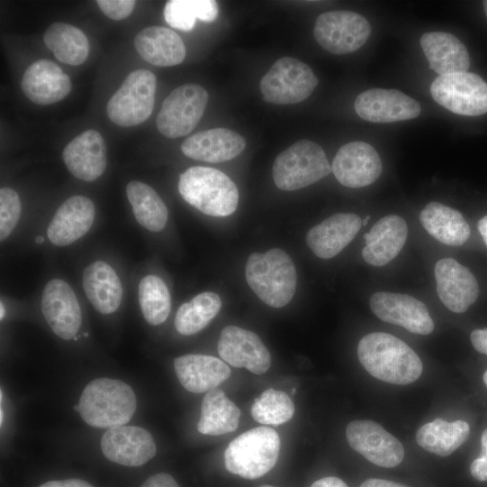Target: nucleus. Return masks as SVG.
Returning a JSON list of instances; mask_svg holds the SVG:
<instances>
[{
  "label": "nucleus",
  "mask_w": 487,
  "mask_h": 487,
  "mask_svg": "<svg viewBox=\"0 0 487 487\" xmlns=\"http://www.w3.org/2000/svg\"><path fill=\"white\" fill-rule=\"evenodd\" d=\"M357 355L372 376L388 383H412L423 371V363L415 351L388 333L374 332L364 335L358 344Z\"/></svg>",
  "instance_id": "f257e3e1"
},
{
  "label": "nucleus",
  "mask_w": 487,
  "mask_h": 487,
  "mask_svg": "<svg viewBox=\"0 0 487 487\" xmlns=\"http://www.w3.org/2000/svg\"><path fill=\"white\" fill-rule=\"evenodd\" d=\"M136 398L133 389L119 380L99 378L84 388L74 406L89 426L111 428L125 425L133 418Z\"/></svg>",
  "instance_id": "f03ea898"
},
{
  "label": "nucleus",
  "mask_w": 487,
  "mask_h": 487,
  "mask_svg": "<svg viewBox=\"0 0 487 487\" xmlns=\"http://www.w3.org/2000/svg\"><path fill=\"white\" fill-rule=\"evenodd\" d=\"M245 279L257 297L275 308L286 306L296 291L297 272L293 261L279 248L252 253L246 262Z\"/></svg>",
  "instance_id": "7ed1b4c3"
},
{
  "label": "nucleus",
  "mask_w": 487,
  "mask_h": 487,
  "mask_svg": "<svg viewBox=\"0 0 487 487\" xmlns=\"http://www.w3.org/2000/svg\"><path fill=\"white\" fill-rule=\"evenodd\" d=\"M178 189L183 199L202 213L227 216L237 208L239 193L234 182L219 170L195 166L180 176Z\"/></svg>",
  "instance_id": "20e7f679"
},
{
  "label": "nucleus",
  "mask_w": 487,
  "mask_h": 487,
  "mask_svg": "<svg viewBox=\"0 0 487 487\" xmlns=\"http://www.w3.org/2000/svg\"><path fill=\"white\" fill-rule=\"evenodd\" d=\"M280 449L278 433L269 427H257L233 439L225 451L228 472L253 480L269 473L276 464Z\"/></svg>",
  "instance_id": "39448f33"
},
{
  "label": "nucleus",
  "mask_w": 487,
  "mask_h": 487,
  "mask_svg": "<svg viewBox=\"0 0 487 487\" xmlns=\"http://www.w3.org/2000/svg\"><path fill=\"white\" fill-rule=\"evenodd\" d=\"M332 171L322 147L309 140H300L282 151L272 166L276 187L292 191L317 182Z\"/></svg>",
  "instance_id": "423d86ee"
},
{
  "label": "nucleus",
  "mask_w": 487,
  "mask_h": 487,
  "mask_svg": "<svg viewBox=\"0 0 487 487\" xmlns=\"http://www.w3.org/2000/svg\"><path fill=\"white\" fill-rule=\"evenodd\" d=\"M156 78L147 69L131 72L106 106L109 119L124 127L142 124L151 115L155 100Z\"/></svg>",
  "instance_id": "0eeeda50"
},
{
  "label": "nucleus",
  "mask_w": 487,
  "mask_h": 487,
  "mask_svg": "<svg viewBox=\"0 0 487 487\" xmlns=\"http://www.w3.org/2000/svg\"><path fill=\"white\" fill-rule=\"evenodd\" d=\"M317 83L309 66L295 58L283 57L262 78L260 90L269 103L289 105L307 99Z\"/></svg>",
  "instance_id": "6e6552de"
},
{
  "label": "nucleus",
  "mask_w": 487,
  "mask_h": 487,
  "mask_svg": "<svg viewBox=\"0 0 487 487\" xmlns=\"http://www.w3.org/2000/svg\"><path fill=\"white\" fill-rule=\"evenodd\" d=\"M433 99L449 111L467 116L487 113V83L464 71L438 76L430 86Z\"/></svg>",
  "instance_id": "1a4fd4ad"
},
{
  "label": "nucleus",
  "mask_w": 487,
  "mask_h": 487,
  "mask_svg": "<svg viewBox=\"0 0 487 487\" xmlns=\"http://www.w3.org/2000/svg\"><path fill=\"white\" fill-rule=\"evenodd\" d=\"M207 100V90L199 85L185 84L175 88L157 115L158 130L170 139L189 133L203 116Z\"/></svg>",
  "instance_id": "9d476101"
},
{
  "label": "nucleus",
  "mask_w": 487,
  "mask_h": 487,
  "mask_svg": "<svg viewBox=\"0 0 487 487\" xmlns=\"http://www.w3.org/2000/svg\"><path fill=\"white\" fill-rule=\"evenodd\" d=\"M368 20L352 11H330L316 21L314 36L317 43L333 54L351 53L360 49L370 36Z\"/></svg>",
  "instance_id": "9b49d317"
},
{
  "label": "nucleus",
  "mask_w": 487,
  "mask_h": 487,
  "mask_svg": "<svg viewBox=\"0 0 487 487\" xmlns=\"http://www.w3.org/2000/svg\"><path fill=\"white\" fill-rule=\"evenodd\" d=\"M352 449L375 465L392 468L404 457V448L398 438L372 420H354L345 429Z\"/></svg>",
  "instance_id": "f8f14e48"
},
{
  "label": "nucleus",
  "mask_w": 487,
  "mask_h": 487,
  "mask_svg": "<svg viewBox=\"0 0 487 487\" xmlns=\"http://www.w3.org/2000/svg\"><path fill=\"white\" fill-rule=\"evenodd\" d=\"M100 446L107 460L130 467L144 464L156 454L151 433L137 426L108 428L102 436Z\"/></svg>",
  "instance_id": "ddd939ff"
},
{
  "label": "nucleus",
  "mask_w": 487,
  "mask_h": 487,
  "mask_svg": "<svg viewBox=\"0 0 487 487\" xmlns=\"http://www.w3.org/2000/svg\"><path fill=\"white\" fill-rule=\"evenodd\" d=\"M370 306L381 320L400 326L411 333L425 335L434 330L427 306L409 295L376 292L371 297Z\"/></svg>",
  "instance_id": "4468645a"
},
{
  "label": "nucleus",
  "mask_w": 487,
  "mask_h": 487,
  "mask_svg": "<svg viewBox=\"0 0 487 487\" xmlns=\"http://www.w3.org/2000/svg\"><path fill=\"white\" fill-rule=\"evenodd\" d=\"M331 169L342 185L355 188L373 183L381 174L382 163L371 144L355 141L337 151Z\"/></svg>",
  "instance_id": "2eb2a0df"
},
{
  "label": "nucleus",
  "mask_w": 487,
  "mask_h": 487,
  "mask_svg": "<svg viewBox=\"0 0 487 487\" xmlns=\"http://www.w3.org/2000/svg\"><path fill=\"white\" fill-rule=\"evenodd\" d=\"M220 357L230 365L244 367L254 374L265 373L271 366V354L253 332L235 326L223 328L217 344Z\"/></svg>",
  "instance_id": "dca6fc26"
},
{
  "label": "nucleus",
  "mask_w": 487,
  "mask_h": 487,
  "mask_svg": "<svg viewBox=\"0 0 487 487\" xmlns=\"http://www.w3.org/2000/svg\"><path fill=\"white\" fill-rule=\"evenodd\" d=\"M41 311L52 331L71 340L81 326V309L71 287L60 279L51 280L42 291Z\"/></svg>",
  "instance_id": "f3484780"
},
{
  "label": "nucleus",
  "mask_w": 487,
  "mask_h": 487,
  "mask_svg": "<svg viewBox=\"0 0 487 487\" xmlns=\"http://www.w3.org/2000/svg\"><path fill=\"white\" fill-rule=\"evenodd\" d=\"M354 110L366 121L392 123L416 118L421 108L418 101L400 90L372 88L356 97Z\"/></svg>",
  "instance_id": "a211bd4d"
},
{
  "label": "nucleus",
  "mask_w": 487,
  "mask_h": 487,
  "mask_svg": "<svg viewBox=\"0 0 487 487\" xmlns=\"http://www.w3.org/2000/svg\"><path fill=\"white\" fill-rule=\"evenodd\" d=\"M437 295L455 313H463L475 302L479 286L474 275L453 258H443L435 266Z\"/></svg>",
  "instance_id": "6ab92c4d"
},
{
  "label": "nucleus",
  "mask_w": 487,
  "mask_h": 487,
  "mask_svg": "<svg viewBox=\"0 0 487 487\" xmlns=\"http://www.w3.org/2000/svg\"><path fill=\"white\" fill-rule=\"evenodd\" d=\"M61 157L74 177L93 181L104 173L106 167L105 141L98 132L85 131L66 145Z\"/></svg>",
  "instance_id": "aec40b11"
},
{
  "label": "nucleus",
  "mask_w": 487,
  "mask_h": 487,
  "mask_svg": "<svg viewBox=\"0 0 487 487\" xmlns=\"http://www.w3.org/2000/svg\"><path fill=\"white\" fill-rule=\"evenodd\" d=\"M21 87L31 101L45 106L65 98L70 92L71 82L59 65L48 60H39L26 69Z\"/></svg>",
  "instance_id": "412c9836"
},
{
  "label": "nucleus",
  "mask_w": 487,
  "mask_h": 487,
  "mask_svg": "<svg viewBox=\"0 0 487 487\" xmlns=\"http://www.w3.org/2000/svg\"><path fill=\"white\" fill-rule=\"evenodd\" d=\"M362 225L355 214H335L308 232L307 244L317 257L333 258L351 243Z\"/></svg>",
  "instance_id": "4be33fe9"
},
{
  "label": "nucleus",
  "mask_w": 487,
  "mask_h": 487,
  "mask_svg": "<svg viewBox=\"0 0 487 487\" xmlns=\"http://www.w3.org/2000/svg\"><path fill=\"white\" fill-rule=\"evenodd\" d=\"M244 147L245 140L238 133L217 127L189 136L182 142L181 151L190 159L218 163L235 158Z\"/></svg>",
  "instance_id": "5701e85b"
},
{
  "label": "nucleus",
  "mask_w": 487,
  "mask_h": 487,
  "mask_svg": "<svg viewBox=\"0 0 487 487\" xmlns=\"http://www.w3.org/2000/svg\"><path fill=\"white\" fill-rule=\"evenodd\" d=\"M95 214L91 199L83 196L68 198L54 214L47 229L48 238L57 246L74 243L88 232Z\"/></svg>",
  "instance_id": "b1692460"
},
{
  "label": "nucleus",
  "mask_w": 487,
  "mask_h": 487,
  "mask_svg": "<svg viewBox=\"0 0 487 487\" xmlns=\"http://www.w3.org/2000/svg\"><path fill=\"white\" fill-rule=\"evenodd\" d=\"M408 235L405 220L389 215L379 221L363 235L365 246L362 251L364 261L373 266H383L392 261L403 248Z\"/></svg>",
  "instance_id": "393cba45"
},
{
  "label": "nucleus",
  "mask_w": 487,
  "mask_h": 487,
  "mask_svg": "<svg viewBox=\"0 0 487 487\" xmlns=\"http://www.w3.org/2000/svg\"><path fill=\"white\" fill-rule=\"evenodd\" d=\"M177 377L185 390L207 392L229 378L231 370L222 360L206 354H185L174 360Z\"/></svg>",
  "instance_id": "a878e982"
},
{
  "label": "nucleus",
  "mask_w": 487,
  "mask_h": 487,
  "mask_svg": "<svg viewBox=\"0 0 487 487\" xmlns=\"http://www.w3.org/2000/svg\"><path fill=\"white\" fill-rule=\"evenodd\" d=\"M419 43L429 68L439 76L468 70L469 53L455 35L445 32H426Z\"/></svg>",
  "instance_id": "bb28decb"
},
{
  "label": "nucleus",
  "mask_w": 487,
  "mask_h": 487,
  "mask_svg": "<svg viewBox=\"0 0 487 487\" xmlns=\"http://www.w3.org/2000/svg\"><path fill=\"white\" fill-rule=\"evenodd\" d=\"M133 43L140 56L154 66H175L186 57L185 44L179 35L166 27H146L136 34Z\"/></svg>",
  "instance_id": "cd10ccee"
},
{
  "label": "nucleus",
  "mask_w": 487,
  "mask_h": 487,
  "mask_svg": "<svg viewBox=\"0 0 487 487\" xmlns=\"http://www.w3.org/2000/svg\"><path fill=\"white\" fill-rule=\"evenodd\" d=\"M83 288L92 306L101 314H111L120 306L123 288L115 270L106 262L96 261L83 271Z\"/></svg>",
  "instance_id": "c85d7f7f"
},
{
  "label": "nucleus",
  "mask_w": 487,
  "mask_h": 487,
  "mask_svg": "<svg viewBox=\"0 0 487 487\" xmlns=\"http://www.w3.org/2000/svg\"><path fill=\"white\" fill-rule=\"evenodd\" d=\"M419 221L430 235L444 244L460 246L470 236V227L463 215L439 202L428 203L420 212Z\"/></svg>",
  "instance_id": "c756f323"
},
{
  "label": "nucleus",
  "mask_w": 487,
  "mask_h": 487,
  "mask_svg": "<svg viewBox=\"0 0 487 487\" xmlns=\"http://www.w3.org/2000/svg\"><path fill=\"white\" fill-rule=\"evenodd\" d=\"M240 415V409L222 390L213 389L202 400L198 430L209 436L233 432L238 427Z\"/></svg>",
  "instance_id": "7c9ffc66"
},
{
  "label": "nucleus",
  "mask_w": 487,
  "mask_h": 487,
  "mask_svg": "<svg viewBox=\"0 0 487 487\" xmlns=\"http://www.w3.org/2000/svg\"><path fill=\"white\" fill-rule=\"evenodd\" d=\"M470 426L464 420L448 422L436 418L420 427L416 435L419 446L439 456H448L468 438Z\"/></svg>",
  "instance_id": "2f4dec72"
},
{
  "label": "nucleus",
  "mask_w": 487,
  "mask_h": 487,
  "mask_svg": "<svg viewBox=\"0 0 487 487\" xmlns=\"http://www.w3.org/2000/svg\"><path fill=\"white\" fill-rule=\"evenodd\" d=\"M43 41L57 60L78 66L87 59L89 42L85 33L76 26L54 23L43 34Z\"/></svg>",
  "instance_id": "473e14b6"
},
{
  "label": "nucleus",
  "mask_w": 487,
  "mask_h": 487,
  "mask_svg": "<svg viewBox=\"0 0 487 487\" xmlns=\"http://www.w3.org/2000/svg\"><path fill=\"white\" fill-rule=\"evenodd\" d=\"M126 195L134 217L142 226L152 232H160L165 227L168 209L152 187L133 180L126 186Z\"/></svg>",
  "instance_id": "72a5a7b5"
},
{
  "label": "nucleus",
  "mask_w": 487,
  "mask_h": 487,
  "mask_svg": "<svg viewBox=\"0 0 487 487\" xmlns=\"http://www.w3.org/2000/svg\"><path fill=\"white\" fill-rule=\"evenodd\" d=\"M222 307L220 297L210 291L198 294L183 303L175 317L176 330L184 335H194L215 318Z\"/></svg>",
  "instance_id": "f704fd0d"
},
{
  "label": "nucleus",
  "mask_w": 487,
  "mask_h": 487,
  "mask_svg": "<svg viewBox=\"0 0 487 487\" xmlns=\"http://www.w3.org/2000/svg\"><path fill=\"white\" fill-rule=\"evenodd\" d=\"M218 15V5L214 0H170L163 9L166 23L171 27L189 32L196 20L213 22Z\"/></svg>",
  "instance_id": "c9c22d12"
},
{
  "label": "nucleus",
  "mask_w": 487,
  "mask_h": 487,
  "mask_svg": "<svg viewBox=\"0 0 487 487\" xmlns=\"http://www.w3.org/2000/svg\"><path fill=\"white\" fill-rule=\"evenodd\" d=\"M143 317L152 326L163 323L170 310V295L165 282L156 275L142 279L138 289Z\"/></svg>",
  "instance_id": "e433bc0d"
},
{
  "label": "nucleus",
  "mask_w": 487,
  "mask_h": 487,
  "mask_svg": "<svg viewBox=\"0 0 487 487\" xmlns=\"http://www.w3.org/2000/svg\"><path fill=\"white\" fill-rule=\"evenodd\" d=\"M295 407L289 396L282 391L268 389L256 398L251 408L254 420L263 425L278 426L289 421Z\"/></svg>",
  "instance_id": "4c0bfd02"
},
{
  "label": "nucleus",
  "mask_w": 487,
  "mask_h": 487,
  "mask_svg": "<svg viewBox=\"0 0 487 487\" xmlns=\"http://www.w3.org/2000/svg\"><path fill=\"white\" fill-rule=\"evenodd\" d=\"M21 214V201L15 190L0 189V240L4 241L16 226Z\"/></svg>",
  "instance_id": "58836bf2"
},
{
  "label": "nucleus",
  "mask_w": 487,
  "mask_h": 487,
  "mask_svg": "<svg viewBox=\"0 0 487 487\" xmlns=\"http://www.w3.org/2000/svg\"><path fill=\"white\" fill-rule=\"evenodd\" d=\"M100 10L110 19L119 21L128 17L133 12V0H97Z\"/></svg>",
  "instance_id": "ea45409f"
},
{
  "label": "nucleus",
  "mask_w": 487,
  "mask_h": 487,
  "mask_svg": "<svg viewBox=\"0 0 487 487\" xmlns=\"http://www.w3.org/2000/svg\"><path fill=\"white\" fill-rule=\"evenodd\" d=\"M141 487H179L175 479L165 473L150 476Z\"/></svg>",
  "instance_id": "a19ab883"
},
{
  "label": "nucleus",
  "mask_w": 487,
  "mask_h": 487,
  "mask_svg": "<svg viewBox=\"0 0 487 487\" xmlns=\"http://www.w3.org/2000/svg\"><path fill=\"white\" fill-rule=\"evenodd\" d=\"M470 340L476 351L487 354V327L473 330Z\"/></svg>",
  "instance_id": "79ce46f5"
},
{
  "label": "nucleus",
  "mask_w": 487,
  "mask_h": 487,
  "mask_svg": "<svg viewBox=\"0 0 487 487\" xmlns=\"http://www.w3.org/2000/svg\"><path fill=\"white\" fill-rule=\"evenodd\" d=\"M470 473L479 482L487 481V460L482 456L474 459L470 465Z\"/></svg>",
  "instance_id": "37998d69"
},
{
  "label": "nucleus",
  "mask_w": 487,
  "mask_h": 487,
  "mask_svg": "<svg viewBox=\"0 0 487 487\" xmlns=\"http://www.w3.org/2000/svg\"><path fill=\"white\" fill-rule=\"evenodd\" d=\"M38 487H94L89 482L80 479H67L60 481H49Z\"/></svg>",
  "instance_id": "c03bdc74"
},
{
  "label": "nucleus",
  "mask_w": 487,
  "mask_h": 487,
  "mask_svg": "<svg viewBox=\"0 0 487 487\" xmlns=\"http://www.w3.org/2000/svg\"><path fill=\"white\" fill-rule=\"evenodd\" d=\"M310 487H348L347 484L335 476L321 478L311 484Z\"/></svg>",
  "instance_id": "a18cd8bd"
},
{
  "label": "nucleus",
  "mask_w": 487,
  "mask_h": 487,
  "mask_svg": "<svg viewBox=\"0 0 487 487\" xmlns=\"http://www.w3.org/2000/svg\"><path fill=\"white\" fill-rule=\"evenodd\" d=\"M360 487H409V486L399 483V482L388 481V480L369 478L365 480L361 484Z\"/></svg>",
  "instance_id": "49530a36"
},
{
  "label": "nucleus",
  "mask_w": 487,
  "mask_h": 487,
  "mask_svg": "<svg viewBox=\"0 0 487 487\" xmlns=\"http://www.w3.org/2000/svg\"><path fill=\"white\" fill-rule=\"evenodd\" d=\"M478 230L487 246V215L479 220Z\"/></svg>",
  "instance_id": "de8ad7c7"
},
{
  "label": "nucleus",
  "mask_w": 487,
  "mask_h": 487,
  "mask_svg": "<svg viewBox=\"0 0 487 487\" xmlns=\"http://www.w3.org/2000/svg\"><path fill=\"white\" fill-rule=\"evenodd\" d=\"M482 455L487 460V427L483 430L481 436Z\"/></svg>",
  "instance_id": "09e8293b"
},
{
  "label": "nucleus",
  "mask_w": 487,
  "mask_h": 487,
  "mask_svg": "<svg viewBox=\"0 0 487 487\" xmlns=\"http://www.w3.org/2000/svg\"><path fill=\"white\" fill-rule=\"evenodd\" d=\"M0 311H1V313H0V318L3 319L4 317H5V307H4V305H3L2 302H1V306H0Z\"/></svg>",
  "instance_id": "8fccbe9b"
},
{
  "label": "nucleus",
  "mask_w": 487,
  "mask_h": 487,
  "mask_svg": "<svg viewBox=\"0 0 487 487\" xmlns=\"http://www.w3.org/2000/svg\"><path fill=\"white\" fill-rule=\"evenodd\" d=\"M371 218L370 216H366L363 220H362V225H366L367 223H368V220Z\"/></svg>",
  "instance_id": "3c124183"
},
{
  "label": "nucleus",
  "mask_w": 487,
  "mask_h": 487,
  "mask_svg": "<svg viewBox=\"0 0 487 487\" xmlns=\"http://www.w3.org/2000/svg\"><path fill=\"white\" fill-rule=\"evenodd\" d=\"M43 241H44V238H43L42 236H41V235H39V236H37V237L35 238V242H36L37 244H41V243H43Z\"/></svg>",
  "instance_id": "603ef678"
},
{
  "label": "nucleus",
  "mask_w": 487,
  "mask_h": 487,
  "mask_svg": "<svg viewBox=\"0 0 487 487\" xmlns=\"http://www.w3.org/2000/svg\"><path fill=\"white\" fill-rule=\"evenodd\" d=\"M482 380H483V382L485 383V385L487 386V370L484 372V373L482 375Z\"/></svg>",
  "instance_id": "864d4df0"
},
{
  "label": "nucleus",
  "mask_w": 487,
  "mask_h": 487,
  "mask_svg": "<svg viewBox=\"0 0 487 487\" xmlns=\"http://www.w3.org/2000/svg\"><path fill=\"white\" fill-rule=\"evenodd\" d=\"M482 5H483L484 13H485L486 17H487V0L483 1Z\"/></svg>",
  "instance_id": "5fc2aeb1"
},
{
  "label": "nucleus",
  "mask_w": 487,
  "mask_h": 487,
  "mask_svg": "<svg viewBox=\"0 0 487 487\" xmlns=\"http://www.w3.org/2000/svg\"><path fill=\"white\" fill-rule=\"evenodd\" d=\"M260 487H274V486L266 484V485H262V486H260Z\"/></svg>",
  "instance_id": "6e6d98bb"
},
{
  "label": "nucleus",
  "mask_w": 487,
  "mask_h": 487,
  "mask_svg": "<svg viewBox=\"0 0 487 487\" xmlns=\"http://www.w3.org/2000/svg\"><path fill=\"white\" fill-rule=\"evenodd\" d=\"M292 393H296V389L293 388L292 391H291Z\"/></svg>",
  "instance_id": "4d7b16f0"
},
{
  "label": "nucleus",
  "mask_w": 487,
  "mask_h": 487,
  "mask_svg": "<svg viewBox=\"0 0 487 487\" xmlns=\"http://www.w3.org/2000/svg\"><path fill=\"white\" fill-rule=\"evenodd\" d=\"M84 335H85V336H87L88 335H87V333H85Z\"/></svg>",
  "instance_id": "13d9d810"
}]
</instances>
